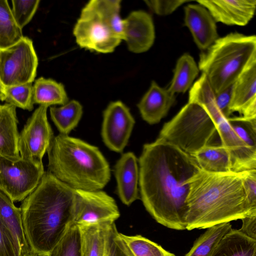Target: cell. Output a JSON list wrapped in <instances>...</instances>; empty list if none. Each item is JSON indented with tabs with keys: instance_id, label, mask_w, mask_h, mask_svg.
I'll use <instances>...</instances> for the list:
<instances>
[{
	"instance_id": "obj_21",
	"label": "cell",
	"mask_w": 256,
	"mask_h": 256,
	"mask_svg": "<svg viewBox=\"0 0 256 256\" xmlns=\"http://www.w3.org/2000/svg\"><path fill=\"white\" fill-rule=\"evenodd\" d=\"M201 170L209 172L224 173L232 172L230 152L221 144L207 145L194 154Z\"/></svg>"
},
{
	"instance_id": "obj_23",
	"label": "cell",
	"mask_w": 256,
	"mask_h": 256,
	"mask_svg": "<svg viewBox=\"0 0 256 256\" xmlns=\"http://www.w3.org/2000/svg\"><path fill=\"white\" fill-rule=\"evenodd\" d=\"M210 256H256V240L232 228L222 238Z\"/></svg>"
},
{
	"instance_id": "obj_20",
	"label": "cell",
	"mask_w": 256,
	"mask_h": 256,
	"mask_svg": "<svg viewBox=\"0 0 256 256\" xmlns=\"http://www.w3.org/2000/svg\"><path fill=\"white\" fill-rule=\"evenodd\" d=\"M256 101V60L252 62L232 85L229 106L230 114H241L250 104Z\"/></svg>"
},
{
	"instance_id": "obj_13",
	"label": "cell",
	"mask_w": 256,
	"mask_h": 256,
	"mask_svg": "<svg viewBox=\"0 0 256 256\" xmlns=\"http://www.w3.org/2000/svg\"><path fill=\"white\" fill-rule=\"evenodd\" d=\"M124 40L134 53L148 50L152 46L155 31L152 16L145 11H133L123 20Z\"/></svg>"
},
{
	"instance_id": "obj_39",
	"label": "cell",
	"mask_w": 256,
	"mask_h": 256,
	"mask_svg": "<svg viewBox=\"0 0 256 256\" xmlns=\"http://www.w3.org/2000/svg\"><path fill=\"white\" fill-rule=\"evenodd\" d=\"M117 230L116 228L114 231L110 240L108 250L106 256H124L118 248L114 240V236Z\"/></svg>"
},
{
	"instance_id": "obj_7",
	"label": "cell",
	"mask_w": 256,
	"mask_h": 256,
	"mask_svg": "<svg viewBox=\"0 0 256 256\" xmlns=\"http://www.w3.org/2000/svg\"><path fill=\"white\" fill-rule=\"evenodd\" d=\"M73 34L80 48L100 53L112 52L122 40L92 0L82 9Z\"/></svg>"
},
{
	"instance_id": "obj_9",
	"label": "cell",
	"mask_w": 256,
	"mask_h": 256,
	"mask_svg": "<svg viewBox=\"0 0 256 256\" xmlns=\"http://www.w3.org/2000/svg\"><path fill=\"white\" fill-rule=\"evenodd\" d=\"M44 173L42 162L21 157L16 160L0 158V190L14 202L23 201L36 188Z\"/></svg>"
},
{
	"instance_id": "obj_27",
	"label": "cell",
	"mask_w": 256,
	"mask_h": 256,
	"mask_svg": "<svg viewBox=\"0 0 256 256\" xmlns=\"http://www.w3.org/2000/svg\"><path fill=\"white\" fill-rule=\"evenodd\" d=\"M51 118L60 134L68 135L78 124L82 115V107L72 100L60 107L50 109Z\"/></svg>"
},
{
	"instance_id": "obj_29",
	"label": "cell",
	"mask_w": 256,
	"mask_h": 256,
	"mask_svg": "<svg viewBox=\"0 0 256 256\" xmlns=\"http://www.w3.org/2000/svg\"><path fill=\"white\" fill-rule=\"evenodd\" d=\"M14 18L8 0H0V50L8 48L23 37Z\"/></svg>"
},
{
	"instance_id": "obj_32",
	"label": "cell",
	"mask_w": 256,
	"mask_h": 256,
	"mask_svg": "<svg viewBox=\"0 0 256 256\" xmlns=\"http://www.w3.org/2000/svg\"><path fill=\"white\" fill-rule=\"evenodd\" d=\"M228 119L239 138L252 151L256 152V119L248 120L242 116Z\"/></svg>"
},
{
	"instance_id": "obj_17",
	"label": "cell",
	"mask_w": 256,
	"mask_h": 256,
	"mask_svg": "<svg viewBox=\"0 0 256 256\" xmlns=\"http://www.w3.org/2000/svg\"><path fill=\"white\" fill-rule=\"evenodd\" d=\"M176 101L175 94L152 81L137 106L142 118L150 124L158 123Z\"/></svg>"
},
{
	"instance_id": "obj_19",
	"label": "cell",
	"mask_w": 256,
	"mask_h": 256,
	"mask_svg": "<svg viewBox=\"0 0 256 256\" xmlns=\"http://www.w3.org/2000/svg\"><path fill=\"white\" fill-rule=\"evenodd\" d=\"M18 124L16 108L6 103L0 105V158L12 160L20 158Z\"/></svg>"
},
{
	"instance_id": "obj_18",
	"label": "cell",
	"mask_w": 256,
	"mask_h": 256,
	"mask_svg": "<svg viewBox=\"0 0 256 256\" xmlns=\"http://www.w3.org/2000/svg\"><path fill=\"white\" fill-rule=\"evenodd\" d=\"M82 256H106L114 222L78 226Z\"/></svg>"
},
{
	"instance_id": "obj_24",
	"label": "cell",
	"mask_w": 256,
	"mask_h": 256,
	"mask_svg": "<svg viewBox=\"0 0 256 256\" xmlns=\"http://www.w3.org/2000/svg\"><path fill=\"white\" fill-rule=\"evenodd\" d=\"M0 216L14 236L22 256L30 252L24 234L21 209L0 190Z\"/></svg>"
},
{
	"instance_id": "obj_22",
	"label": "cell",
	"mask_w": 256,
	"mask_h": 256,
	"mask_svg": "<svg viewBox=\"0 0 256 256\" xmlns=\"http://www.w3.org/2000/svg\"><path fill=\"white\" fill-rule=\"evenodd\" d=\"M114 240L124 256H176L140 235L127 236L117 231Z\"/></svg>"
},
{
	"instance_id": "obj_8",
	"label": "cell",
	"mask_w": 256,
	"mask_h": 256,
	"mask_svg": "<svg viewBox=\"0 0 256 256\" xmlns=\"http://www.w3.org/2000/svg\"><path fill=\"white\" fill-rule=\"evenodd\" d=\"M38 66L32 41L28 37L0 50V82L4 87L32 83Z\"/></svg>"
},
{
	"instance_id": "obj_3",
	"label": "cell",
	"mask_w": 256,
	"mask_h": 256,
	"mask_svg": "<svg viewBox=\"0 0 256 256\" xmlns=\"http://www.w3.org/2000/svg\"><path fill=\"white\" fill-rule=\"evenodd\" d=\"M186 230L206 229L251 214L242 172H209L200 170L188 180Z\"/></svg>"
},
{
	"instance_id": "obj_37",
	"label": "cell",
	"mask_w": 256,
	"mask_h": 256,
	"mask_svg": "<svg viewBox=\"0 0 256 256\" xmlns=\"http://www.w3.org/2000/svg\"><path fill=\"white\" fill-rule=\"evenodd\" d=\"M232 86L219 93L214 94L216 104L220 110L226 118H228L231 114L229 106L232 97Z\"/></svg>"
},
{
	"instance_id": "obj_14",
	"label": "cell",
	"mask_w": 256,
	"mask_h": 256,
	"mask_svg": "<svg viewBox=\"0 0 256 256\" xmlns=\"http://www.w3.org/2000/svg\"><path fill=\"white\" fill-rule=\"evenodd\" d=\"M216 22L227 25L244 26L253 18L256 8L255 0H199Z\"/></svg>"
},
{
	"instance_id": "obj_36",
	"label": "cell",
	"mask_w": 256,
	"mask_h": 256,
	"mask_svg": "<svg viewBox=\"0 0 256 256\" xmlns=\"http://www.w3.org/2000/svg\"><path fill=\"white\" fill-rule=\"evenodd\" d=\"M188 0H147L146 4L154 14L159 16H167L172 14Z\"/></svg>"
},
{
	"instance_id": "obj_2",
	"label": "cell",
	"mask_w": 256,
	"mask_h": 256,
	"mask_svg": "<svg viewBox=\"0 0 256 256\" xmlns=\"http://www.w3.org/2000/svg\"><path fill=\"white\" fill-rule=\"evenodd\" d=\"M76 190L45 172L20 207L30 252L49 256L72 224Z\"/></svg>"
},
{
	"instance_id": "obj_40",
	"label": "cell",
	"mask_w": 256,
	"mask_h": 256,
	"mask_svg": "<svg viewBox=\"0 0 256 256\" xmlns=\"http://www.w3.org/2000/svg\"><path fill=\"white\" fill-rule=\"evenodd\" d=\"M4 87L0 82V99L2 100L4 95Z\"/></svg>"
},
{
	"instance_id": "obj_30",
	"label": "cell",
	"mask_w": 256,
	"mask_h": 256,
	"mask_svg": "<svg viewBox=\"0 0 256 256\" xmlns=\"http://www.w3.org/2000/svg\"><path fill=\"white\" fill-rule=\"evenodd\" d=\"M32 91V83L4 86L1 100L16 108L30 111L34 108Z\"/></svg>"
},
{
	"instance_id": "obj_35",
	"label": "cell",
	"mask_w": 256,
	"mask_h": 256,
	"mask_svg": "<svg viewBox=\"0 0 256 256\" xmlns=\"http://www.w3.org/2000/svg\"><path fill=\"white\" fill-rule=\"evenodd\" d=\"M241 172L248 210L251 214H256V170Z\"/></svg>"
},
{
	"instance_id": "obj_1",
	"label": "cell",
	"mask_w": 256,
	"mask_h": 256,
	"mask_svg": "<svg viewBox=\"0 0 256 256\" xmlns=\"http://www.w3.org/2000/svg\"><path fill=\"white\" fill-rule=\"evenodd\" d=\"M138 162L140 196L146 210L166 228L186 230L188 180L200 170L196 160L158 137L144 145Z\"/></svg>"
},
{
	"instance_id": "obj_10",
	"label": "cell",
	"mask_w": 256,
	"mask_h": 256,
	"mask_svg": "<svg viewBox=\"0 0 256 256\" xmlns=\"http://www.w3.org/2000/svg\"><path fill=\"white\" fill-rule=\"evenodd\" d=\"M48 108L40 106L20 134L18 150L22 158L42 162V158L54 137L47 118Z\"/></svg>"
},
{
	"instance_id": "obj_16",
	"label": "cell",
	"mask_w": 256,
	"mask_h": 256,
	"mask_svg": "<svg viewBox=\"0 0 256 256\" xmlns=\"http://www.w3.org/2000/svg\"><path fill=\"white\" fill-rule=\"evenodd\" d=\"M118 194L123 204L129 206L139 198L138 159L132 152L123 154L114 168Z\"/></svg>"
},
{
	"instance_id": "obj_34",
	"label": "cell",
	"mask_w": 256,
	"mask_h": 256,
	"mask_svg": "<svg viewBox=\"0 0 256 256\" xmlns=\"http://www.w3.org/2000/svg\"><path fill=\"white\" fill-rule=\"evenodd\" d=\"M0 256H22L18 244L0 216Z\"/></svg>"
},
{
	"instance_id": "obj_5",
	"label": "cell",
	"mask_w": 256,
	"mask_h": 256,
	"mask_svg": "<svg viewBox=\"0 0 256 256\" xmlns=\"http://www.w3.org/2000/svg\"><path fill=\"white\" fill-rule=\"evenodd\" d=\"M200 56L198 68L218 94L232 86L256 60V36L232 32L218 38Z\"/></svg>"
},
{
	"instance_id": "obj_33",
	"label": "cell",
	"mask_w": 256,
	"mask_h": 256,
	"mask_svg": "<svg viewBox=\"0 0 256 256\" xmlns=\"http://www.w3.org/2000/svg\"><path fill=\"white\" fill-rule=\"evenodd\" d=\"M12 12L14 21L21 30L32 18L40 2V0H12Z\"/></svg>"
},
{
	"instance_id": "obj_15",
	"label": "cell",
	"mask_w": 256,
	"mask_h": 256,
	"mask_svg": "<svg viewBox=\"0 0 256 256\" xmlns=\"http://www.w3.org/2000/svg\"><path fill=\"white\" fill-rule=\"evenodd\" d=\"M184 10V25L190 30L194 42L201 50H206L218 38L216 22L203 6L189 4Z\"/></svg>"
},
{
	"instance_id": "obj_41",
	"label": "cell",
	"mask_w": 256,
	"mask_h": 256,
	"mask_svg": "<svg viewBox=\"0 0 256 256\" xmlns=\"http://www.w3.org/2000/svg\"><path fill=\"white\" fill-rule=\"evenodd\" d=\"M24 256H40L37 255L35 254L30 252L28 254H27L24 255Z\"/></svg>"
},
{
	"instance_id": "obj_38",
	"label": "cell",
	"mask_w": 256,
	"mask_h": 256,
	"mask_svg": "<svg viewBox=\"0 0 256 256\" xmlns=\"http://www.w3.org/2000/svg\"><path fill=\"white\" fill-rule=\"evenodd\" d=\"M242 220V226L239 230L248 237L256 240V214L246 216Z\"/></svg>"
},
{
	"instance_id": "obj_11",
	"label": "cell",
	"mask_w": 256,
	"mask_h": 256,
	"mask_svg": "<svg viewBox=\"0 0 256 256\" xmlns=\"http://www.w3.org/2000/svg\"><path fill=\"white\" fill-rule=\"evenodd\" d=\"M75 190L73 224L114 222L119 218L120 214L115 200L104 192Z\"/></svg>"
},
{
	"instance_id": "obj_26",
	"label": "cell",
	"mask_w": 256,
	"mask_h": 256,
	"mask_svg": "<svg viewBox=\"0 0 256 256\" xmlns=\"http://www.w3.org/2000/svg\"><path fill=\"white\" fill-rule=\"evenodd\" d=\"M174 72V76L167 89L175 94L184 93L191 87L198 74L199 69L194 58L186 53L178 59Z\"/></svg>"
},
{
	"instance_id": "obj_31",
	"label": "cell",
	"mask_w": 256,
	"mask_h": 256,
	"mask_svg": "<svg viewBox=\"0 0 256 256\" xmlns=\"http://www.w3.org/2000/svg\"><path fill=\"white\" fill-rule=\"evenodd\" d=\"M49 256H82L78 226L72 224Z\"/></svg>"
},
{
	"instance_id": "obj_12",
	"label": "cell",
	"mask_w": 256,
	"mask_h": 256,
	"mask_svg": "<svg viewBox=\"0 0 256 256\" xmlns=\"http://www.w3.org/2000/svg\"><path fill=\"white\" fill-rule=\"evenodd\" d=\"M135 120L128 108L120 100L110 103L103 112L102 136L111 150L121 152L127 145Z\"/></svg>"
},
{
	"instance_id": "obj_25",
	"label": "cell",
	"mask_w": 256,
	"mask_h": 256,
	"mask_svg": "<svg viewBox=\"0 0 256 256\" xmlns=\"http://www.w3.org/2000/svg\"><path fill=\"white\" fill-rule=\"evenodd\" d=\"M32 100L34 104L48 107L52 105H64L68 98L62 84L43 77L38 78L32 85Z\"/></svg>"
},
{
	"instance_id": "obj_28",
	"label": "cell",
	"mask_w": 256,
	"mask_h": 256,
	"mask_svg": "<svg viewBox=\"0 0 256 256\" xmlns=\"http://www.w3.org/2000/svg\"><path fill=\"white\" fill-rule=\"evenodd\" d=\"M232 228L230 222L218 224L206 228L185 256H210L222 238Z\"/></svg>"
},
{
	"instance_id": "obj_6",
	"label": "cell",
	"mask_w": 256,
	"mask_h": 256,
	"mask_svg": "<svg viewBox=\"0 0 256 256\" xmlns=\"http://www.w3.org/2000/svg\"><path fill=\"white\" fill-rule=\"evenodd\" d=\"M217 132L216 124L201 105L188 102L160 130L159 138L192 156L210 145Z\"/></svg>"
},
{
	"instance_id": "obj_4",
	"label": "cell",
	"mask_w": 256,
	"mask_h": 256,
	"mask_svg": "<svg viewBox=\"0 0 256 256\" xmlns=\"http://www.w3.org/2000/svg\"><path fill=\"white\" fill-rule=\"evenodd\" d=\"M47 152L48 172L74 190H100L110 180L104 155L82 140L60 134L53 138Z\"/></svg>"
}]
</instances>
